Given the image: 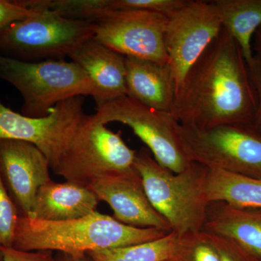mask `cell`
Wrapping results in <instances>:
<instances>
[{"label": "cell", "mask_w": 261, "mask_h": 261, "mask_svg": "<svg viewBox=\"0 0 261 261\" xmlns=\"http://www.w3.org/2000/svg\"><path fill=\"white\" fill-rule=\"evenodd\" d=\"M257 97L238 42L223 27L189 70L176 94L173 116L180 124L207 129L253 126Z\"/></svg>", "instance_id": "cell-1"}, {"label": "cell", "mask_w": 261, "mask_h": 261, "mask_svg": "<svg viewBox=\"0 0 261 261\" xmlns=\"http://www.w3.org/2000/svg\"><path fill=\"white\" fill-rule=\"evenodd\" d=\"M169 232L160 228L132 227L97 211L65 221L20 216L13 247L23 251L49 250L78 255L152 241Z\"/></svg>", "instance_id": "cell-2"}, {"label": "cell", "mask_w": 261, "mask_h": 261, "mask_svg": "<svg viewBox=\"0 0 261 261\" xmlns=\"http://www.w3.org/2000/svg\"><path fill=\"white\" fill-rule=\"evenodd\" d=\"M134 166L149 202L171 231L179 237L202 231L210 203L205 192L207 167L191 162L175 173L161 166L145 147L137 151Z\"/></svg>", "instance_id": "cell-3"}, {"label": "cell", "mask_w": 261, "mask_h": 261, "mask_svg": "<svg viewBox=\"0 0 261 261\" xmlns=\"http://www.w3.org/2000/svg\"><path fill=\"white\" fill-rule=\"evenodd\" d=\"M21 2L35 13L0 32V56L25 62L63 60L94 37L92 20L67 18L35 0Z\"/></svg>", "instance_id": "cell-4"}, {"label": "cell", "mask_w": 261, "mask_h": 261, "mask_svg": "<svg viewBox=\"0 0 261 261\" xmlns=\"http://www.w3.org/2000/svg\"><path fill=\"white\" fill-rule=\"evenodd\" d=\"M0 80L20 92L21 114L32 118L47 116L55 106L70 98L97 97L93 82L72 61L25 62L0 56Z\"/></svg>", "instance_id": "cell-5"}, {"label": "cell", "mask_w": 261, "mask_h": 261, "mask_svg": "<svg viewBox=\"0 0 261 261\" xmlns=\"http://www.w3.org/2000/svg\"><path fill=\"white\" fill-rule=\"evenodd\" d=\"M93 116L84 117L53 171L65 181L89 187L99 178L134 168L137 151Z\"/></svg>", "instance_id": "cell-6"}, {"label": "cell", "mask_w": 261, "mask_h": 261, "mask_svg": "<svg viewBox=\"0 0 261 261\" xmlns=\"http://www.w3.org/2000/svg\"><path fill=\"white\" fill-rule=\"evenodd\" d=\"M180 144L190 162L261 179V135L250 125L201 129L179 124Z\"/></svg>", "instance_id": "cell-7"}, {"label": "cell", "mask_w": 261, "mask_h": 261, "mask_svg": "<svg viewBox=\"0 0 261 261\" xmlns=\"http://www.w3.org/2000/svg\"><path fill=\"white\" fill-rule=\"evenodd\" d=\"M94 116L105 125L118 122L130 127L154 160L173 173L182 172L191 163L182 149L178 134L180 123L172 113L147 107L123 96L97 106Z\"/></svg>", "instance_id": "cell-8"}, {"label": "cell", "mask_w": 261, "mask_h": 261, "mask_svg": "<svg viewBox=\"0 0 261 261\" xmlns=\"http://www.w3.org/2000/svg\"><path fill=\"white\" fill-rule=\"evenodd\" d=\"M84 101V97L70 98L42 118L15 112L0 101V140L23 141L35 145L53 169L86 116Z\"/></svg>", "instance_id": "cell-9"}, {"label": "cell", "mask_w": 261, "mask_h": 261, "mask_svg": "<svg viewBox=\"0 0 261 261\" xmlns=\"http://www.w3.org/2000/svg\"><path fill=\"white\" fill-rule=\"evenodd\" d=\"M222 28L214 1L187 0L185 6L168 18L164 44L176 94L189 70Z\"/></svg>", "instance_id": "cell-10"}, {"label": "cell", "mask_w": 261, "mask_h": 261, "mask_svg": "<svg viewBox=\"0 0 261 261\" xmlns=\"http://www.w3.org/2000/svg\"><path fill=\"white\" fill-rule=\"evenodd\" d=\"M94 39L124 57L168 64L164 44L167 17L141 10H112L93 20Z\"/></svg>", "instance_id": "cell-11"}, {"label": "cell", "mask_w": 261, "mask_h": 261, "mask_svg": "<svg viewBox=\"0 0 261 261\" xmlns=\"http://www.w3.org/2000/svg\"><path fill=\"white\" fill-rule=\"evenodd\" d=\"M50 164L35 145L0 140V175L20 216L30 217L39 188L50 181Z\"/></svg>", "instance_id": "cell-12"}, {"label": "cell", "mask_w": 261, "mask_h": 261, "mask_svg": "<svg viewBox=\"0 0 261 261\" xmlns=\"http://www.w3.org/2000/svg\"><path fill=\"white\" fill-rule=\"evenodd\" d=\"M99 202H106L115 219L136 228H155L171 231L167 221L154 208L135 166L123 172L99 178L88 187Z\"/></svg>", "instance_id": "cell-13"}, {"label": "cell", "mask_w": 261, "mask_h": 261, "mask_svg": "<svg viewBox=\"0 0 261 261\" xmlns=\"http://www.w3.org/2000/svg\"><path fill=\"white\" fill-rule=\"evenodd\" d=\"M70 61L80 65L93 82L97 106L126 96L125 57L96 40L89 39L71 55Z\"/></svg>", "instance_id": "cell-14"}, {"label": "cell", "mask_w": 261, "mask_h": 261, "mask_svg": "<svg viewBox=\"0 0 261 261\" xmlns=\"http://www.w3.org/2000/svg\"><path fill=\"white\" fill-rule=\"evenodd\" d=\"M202 231L227 239L261 261V208L211 202Z\"/></svg>", "instance_id": "cell-15"}, {"label": "cell", "mask_w": 261, "mask_h": 261, "mask_svg": "<svg viewBox=\"0 0 261 261\" xmlns=\"http://www.w3.org/2000/svg\"><path fill=\"white\" fill-rule=\"evenodd\" d=\"M126 96L147 107L172 113L176 87L168 64L125 57Z\"/></svg>", "instance_id": "cell-16"}, {"label": "cell", "mask_w": 261, "mask_h": 261, "mask_svg": "<svg viewBox=\"0 0 261 261\" xmlns=\"http://www.w3.org/2000/svg\"><path fill=\"white\" fill-rule=\"evenodd\" d=\"M99 202L88 187L51 180L39 188L29 218L46 221L80 219L97 211Z\"/></svg>", "instance_id": "cell-17"}, {"label": "cell", "mask_w": 261, "mask_h": 261, "mask_svg": "<svg viewBox=\"0 0 261 261\" xmlns=\"http://www.w3.org/2000/svg\"><path fill=\"white\" fill-rule=\"evenodd\" d=\"M205 192L209 202L222 201L239 207L261 208V179L207 168Z\"/></svg>", "instance_id": "cell-18"}, {"label": "cell", "mask_w": 261, "mask_h": 261, "mask_svg": "<svg viewBox=\"0 0 261 261\" xmlns=\"http://www.w3.org/2000/svg\"><path fill=\"white\" fill-rule=\"evenodd\" d=\"M222 25L238 42L247 65L253 60L252 41L261 25V0H215Z\"/></svg>", "instance_id": "cell-19"}, {"label": "cell", "mask_w": 261, "mask_h": 261, "mask_svg": "<svg viewBox=\"0 0 261 261\" xmlns=\"http://www.w3.org/2000/svg\"><path fill=\"white\" fill-rule=\"evenodd\" d=\"M178 241V235L171 231L152 241L87 254L93 261H169L174 255Z\"/></svg>", "instance_id": "cell-20"}, {"label": "cell", "mask_w": 261, "mask_h": 261, "mask_svg": "<svg viewBox=\"0 0 261 261\" xmlns=\"http://www.w3.org/2000/svg\"><path fill=\"white\" fill-rule=\"evenodd\" d=\"M170 261H221L208 233L201 231L178 236L174 255Z\"/></svg>", "instance_id": "cell-21"}, {"label": "cell", "mask_w": 261, "mask_h": 261, "mask_svg": "<svg viewBox=\"0 0 261 261\" xmlns=\"http://www.w3.org/2000/svg\"><path fill=\"white\" fill-rule=\"evenodd\" d=\"M20 216L0 175V247H13Z\"/></svg>", "instance_id": "cell-22"}, {"label": "cell", "mask_w": 261, "mask_h": 261, "mask_svg": "<svg viewBox=\"0 0 261 261\" xmlns=\"http://www.w3.org/2000/svg\"><path fill=\"white\" fill-rule=\"evenodd\" d=\"M187 0H107V11L112 10H141L159 13L169 18Z\"/></svg>", "instance_id": "cell-23"}, {"label": "cell", "mask_w": 261, "mask_h": 261, "mask_svg": "<svg viewBox=\"0 0 261 261\" xmlns=\"http://www.w3.org/2000/svg\"><path fill=\"white\" fill-rule=\"evenodd\" d=\"M35 13L20 1L0 0V32L10 24L23 20Z\"/></svg>", "instance_id": "cell-24"}, {"label": "cell", "mask_w": 261, "mask_h": 261, "mask_svg": "<svg viewBox=\"0 0 261 261\" xmlns=\"http://www.w3.org/2000/svg\"><path fill=\"white\" fill-rule=\"evenodd\" d=\"M208 234L217 248L221 261H257L241 247L227 239L211 233Z\"/></svg>", "instance_id": "cell-25"}, {"label": "cell", "mask_w": 261, "mask_h": 261, "mask_svg": "<svg viewBox=\"0 0 261 261\" xmlns=\"http://www.w3.org/2000/svg\"><path fill=\"white\" fill-rule=\"evenodd\" d=\"M4 261H53L54 252L23 251L14 247H0Z\"/></svg>", "instance_id": "cell-26"}, {"label": "cell", "mask_w": 261, "mask_h": 261, "mask_svg": "<svg viewBox=\"0 0 261 261\" xmlns=\"http://www.w3.org/2000/svg\"><path fill=\"white\" fill-rule=\"evenodd\" d=\"M247 65L257 97L256 114L252 126L261 135V61L253 56L251 63Z\"/></svg>", "instance_id": "cell-27"}, {"label": "cell", "mask_w": 261, "mask_h": 261, "mask_svg": "<svg viewBox=\"0 0 261 261\" xmlns=\"http://www.w3.org/2000/svg\"><path fill=\"white\" fill-rule=\"evenodd\" d=\"M53 261H93L87 254L65 253V252H56L54 253Z\"/></svg>", "instance_id": "cell-28"}, {"label": "cell", "mask_w": 261, "mask_h": 261, "mask_svg": "<svg viewBox=\"0 0 261 261\" xmlns=\"http://www.w3.org/2000/svg\"><path fill=\"white\" fill-rule=\"evenodd\" d=\"M252 39H254L253 42L252 43L253 56L261 61V25L257 29Z\"/></svg>", "instance_id": "cell-29"}, {"label": "cell", "mask_w": 261, "mask_h": 261, "mask_svg": "<svg viewBox=\"0 0 261 261\" xmlns=\"http://www.w3.org/2000/svg\"><path fill=\"white\" fill-rule=\"evenodd\" d=\"M0 261H4L3 260V252H2L1 248H0Z\"/></svg>", "instance_id": "cell-30"}, {"label": "cell", "mask_w": 261, "mask_h": 261, "mask_svg": "<svg viewBox=\"0 0 261 261\" xmlns=\"http://www.w3.org/2000/svg\"><path fill=\"white\" fill-rule=\"evenodd\" d=\"M170 261V260H169Z\"/></svg>", "instance_id": "cell-31"}]
</instances>
